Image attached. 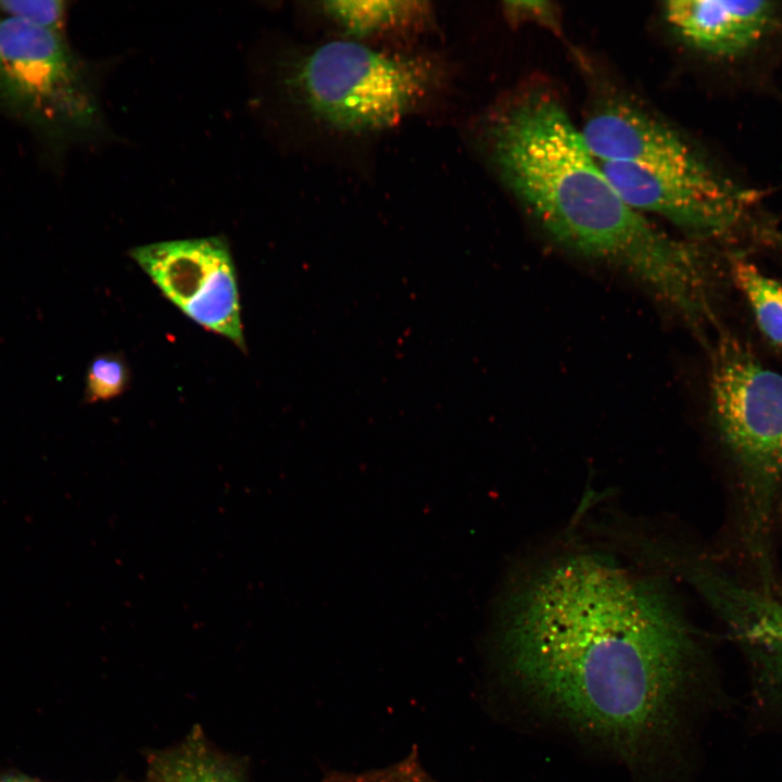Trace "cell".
<instances>
[{
    "label": "cell",
    "mask_w": 782,
    "mask_h": 782,
    "mask_svg": "<svg viewBox=\"0 0 782 782\" xmlns=\"http://www.w3.org/2000/svg\"><path fill=\"white\" fill-rule=\"evenodd\" d=\"M503 643L528 694L626 754L670 732L693 660L668 594L591 555L537 576L515 601Z\"/></svg>",
    "instance_id": "obj_1"
},
{
    "label": "cell",
    "mask_w": 782,
    "mask_h": 782,
    "mask_svg": "<svg viewBox=\"0 0 782 782\" xmlns=\"http://www.w3.org/2000/svg\"><path fill=\"white\" fill-rule=\"evenodd\" d=\"M491 148L506 185L557 244L623 272L686 319L702 314L699 252L625 202L554 98L532 93L510 106L492 127Z\"/></svg>",
    "instance_id": "obj_2"
},
{
    "label": "cell",
    "mask_w": 782,
    "mask_h": 782,
    "mask_svg": "<svg viewBox=\"0 0 782 782\" xmlns=\"http://www.w3.org/2000/svg\"><path fill=\"white\" fill-rule=\"evenodd\" d=\"M440 78V68L427 58L335 40L301 59L290 81L316 116L356 134L395 125L426 100Z\"/></svg>",
    "instance_id": "obj_3"
},
{
    "label": "cell",
    "mask_w": 782,
    "mask_h": 782,
    "mask_svg": "<svg viewBox=\"0 0 782 782\" xmlns=\"http://www.w3.org/2000/svg\"><path fill=\"white\" fill-rule=\"evenodd\" d=\"M0 109L59 147L101 128L87 71L61 30L1 16Z\"/></svg>",
    "instance_id": "obj_4"
},
{
    "label": "cell",
    "mask_w": 782,
    "mask_h": 782,
    "mask_svg": "<svg viewBox=\"0 0 782 782\" xmlns=\"http://www.w3.org/2000/svg\"><path fill=\"white\" fill-rule=\"evenodd\" d=\"M712 407L721 434L757 481L782 475V376L764 367L737 340L715 349Z\"/></svg>",
    "instance_id": "obj_5"
},
{
    "label": "cell",
    "mask_w": 782,
    "mask_h": 782,
    "mask_svg": "<svg viewBox=\"0 0 782 782\" xmlns=\"http://www.w3.org/2000/svg\"><path fill=\"white\" fill-rule=\"evenodd\" d=\"M130 256L185 315L245 351L236 268L223 238L149 243Z\"/></svg>",
    "instance_id": "obj_6"
},
{
    "label": "cell",
    "mask_w": 782,
    "mask_h": 782,
    "mask_svg": "<svg viewBox=\"0 0 782 782\" xmlns=\"http://www.w3.org/2000/svg\"><path fill=\"white\" fill-rule=\"evenodd\" d=\"M598 164L629 206L664 217L694 235H721L735 226L748 207L745 192L707 162L658 168L619 161Z\"/></svg>",
    "instance_id": "obj_7"
},
{
    "label": "cell",
    "mask_w": 782,
    "mask_h": 782,
    "mask_svg": "<svg viewBox=\"0 0 782 782\" xmlns=\"http://www.w3.org/2000/svg\"><path fill=\"white\" fill-rule=\"evenodd\" d=\"M663 13L685 45L721 60L746 56L782 22L780 3L772 1L672 0Z\"/></svg>",
    "instance_id": "obj_8"
},
{
    "label": "cell",
    "mask_w": 782,
    "mask_h": 782,
    "mask_svg": "<svg viewBox=\"0 0 782 782\" xmlns=\"http://www.w3.org/2000/svg\"><path fill=\"white\" fill-rule=\"evenodd\" d=\"M581 134L598 162H630L652 168L691 167L705 162L676 130L626 102L601 108L585 122Z\"/></svg>",
    "instance_id": "obj_9"
},
{
    "label": "cell",
    "mask_w": 782,
    "mask_h": 782,
    "mask_svg": "<svg viewBox=\"0 0 782 782\" xmlns=\"http://www.w3.org/2000/svg\"><path fill=\"white\" fill-rule=\"evenodd\" d=\"M321 5L338 26L356 37L411 26L430 12L425 1H327Z\"/></svg>",
    "instance_id": "obj_10"
},
{
    "label": "cell",
    "mask_w": 782,
    "mask_h": 782,
    "mask_svg": "<svg viewBox=\"0 0 782 782\" xmlns=\"http://www.w3.org/2000/svg\"><path fill=\"white\" fill-rule=\"evenodd\" d=\"M732 275L761 331L782 349V282L764 275L756 266L744 261L734 262Z\"/></svg>",
    "instance_id": "obj_11"
},
{
    "label": "cell",
    "mask_w": 782,
    "mask_h": 782,
    "mask_svg": "<svg viewBox=\"0 0 782 782\" xmlns=\"http://www.w3.org/2000/svg\"><path fill=\"white\" fill-rule=\"evenodd\" d=\"M153 782H241L239 778L200 746H189L161 758Z\"/></svg>",
    "instance_id": "obj_12"
},
{
    "label": "cell",
    "mask_w": 782,
    "mask_h": 782,
    "mask_svg": "<svg viewBox=\"0 0 782 782\" xmlns=\"http://www.w3.org/2000/svg\"><path fill=\"white\" fill-rule=\"evenodd\" d=\"M125 360L115 353L100 354L90 362L85 382V401L97 403L119 396L129 384Z\"/></svg>",
    "instance_id": "obj_13"
},
{
    "label": "cell",
    "mask_w": 782,
    "mask_h": 782,
    "mask_svg": "<svg viewBox=\"0 0 782 782\" xmlns=\"http://www.w3.org/2000/svg\"><path fill=\"white\" fill-rule=\"evenodd\" d=\"M65 3L58 0H0V16L61 30Z\"/></svg>",
    "instance_id": "obj_14"
},
{
    "label": "cell",
    "mask_w": 782,
    "mask_h": 782,
    "mask_svg": "<svg viewBox=\"0 0 782 782\" xmlns=\"http://www.w3.org/2000/svg\"><path fill=\"white\" fill-rule=\"evenodd\" d=\"M324 782H433L414 759L364 773L332 774Z\"/></svg>",
    "instance_id": "obj_15"
},
{
    "label": "cell",
    "mask_w": 782,
    "mask_h": 782,
    "mask_svg": "<svg viewBox=\"0 0 782 782\" xmlns=\"http://www.w3.org/2000/svg\"><path fill=\"white\" fill-rule=\"evenodd\" d=\"M507 13L515 18L537 20L553 24L554 9L545 1H515L505 3Z\"/></svg>",
    "instance_id": "obj_16"
},
{
    "label": "cell",
    "mask_w": 782,
    "mask_h": 782,
    "mask_svg": "<svg viewBox=\"0 0 782 782\" xmlns=\"http://www.w3.org/2000/svg\"><path fill=\"white\" fill-rule=\"evenodd\" d=\"M777 678H778V683H779V690L782 695V646L780 648L779 656H778Z\"/></svg>",
    "instance_id": "obj_17"
},
{
    "label": "cell",
    "mask_w": 782,
    "mask_h": 782,
    "mask_svg": "<svg viewBox=\"0 0 782 782\" xmlns=\"http://www.w3.org/2000/svg\"><path fill=\"white\" fill-rule=\"evenodd\" d=\"M2 782H35V781L26 779V778H10Z\"/></svg>",
    "instance_id": "obj_18"
}]
</instances>
